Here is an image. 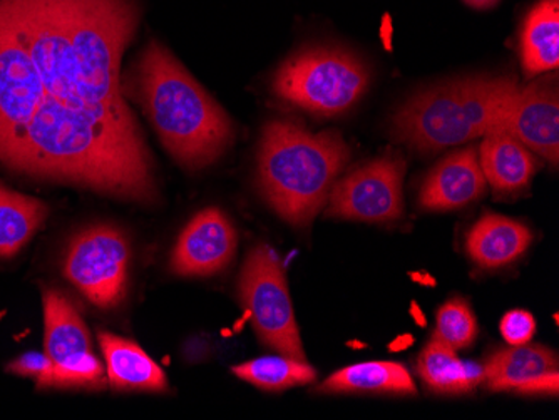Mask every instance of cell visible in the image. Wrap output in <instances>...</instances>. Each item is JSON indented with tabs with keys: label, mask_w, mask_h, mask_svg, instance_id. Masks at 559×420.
I'll use <instances>...</instances> for the list:
<instances>
[{
	"label": "cell",
	"mask_w": 559,
	"mask_h": 420,
	"mask_svg": "<svg viewBox=\"0 0 559 420\" xmlns=\"http://www.w3.org/2000/svg\"><path fill=\"white\" fill-rule=\"evenodd\" d=\"M417 375L436 394L461 395L485 382V367L461 360L452 347L432 337L417 359Z\"/></svg>",
	"instance_id": "cell-16"
},
{
	"label": "cell",
	"mask_w": 559,
	"mask_h": 420,
	"mask_svg": "<svg viewBox=\"0 0 559 420\" xmlns=\"http://www.w3.org/2000/svg\"><path fill=\"white\" fill-rule=\"evenodd\" d=\"M518 87L508 76L466 77L430 87L395 112L392 134L423 153L467 143L501 122Z\"/></svg>",
	"instance_id": "cell-4"
},
{
	"label": "cell",
	"mask_w": 559,
	"mask_h": 420,
	"mask_svg": "<svg viewBox=\"0 0 559 420\" xmlns=\"http://www.w3.org/2000/svg\"><path fill=\"white\" fill-rule=\"evenodd\" d=\"M99 345L112 391L168 392L165 370L140 345L109 332H100Z\"/></svg>",
	"instance_id": "cell-13"
},
{
	"label": "cell",
	"mask_w": 559,
	"mask_h": 420,
	"mask_svg": "<svg viewBox=\"0 0 559 420\" xmlns=\"http://www.w3.org/2000/svg\"><path fill=\"white\" fill-rule=\"evenodd\" d=\"M319 391L332 394H416L409 370L397 362H364L345 367L330 375Z\"/></svg>",
	"instance_id": "cell-19"
},
{
	"label": "cell",
	"mask_w": 559,
	"mask_h": 420,
	"mask_svg": "<svg viewBox=\"0 0 559 420\" xmlns=\"http://www.w3.org/2000/svg\"><path fill=\"white\" fill-rule=\"evenodd\" d=\"M521 64L530 77L558 69L559 0H539L524 17Z\"/></svg>",
	"instance_id": "cell-17"
},
{
	"label": "cell",
	"mask_w": 559,
	"mask_h": 420,
	"mask_svg": "<svg viewBox=\"0 0 559 420\" xmlns=\"http://www.w3.org/2000/svg\"><path fill=\"white\" fill-rule=\"evenodd\" d=\"M52 363L55 362L46 352H27L12 360L5 370L9 374L17 375V377L34 379L37 385L49 374Z\"/></svg>",
	"instance_id": "cell-25"
},
{
	"label": "cell",
	"mask_w": 559,
	"mask_h": 420,
	"mask_svg": "<svg viewBox=\"0 0 559 420\" xmlns=\"http://www.w3.org/2000/svg\"><path fill=\"white\" fill-rule=\"evenodd\" d=\"M499 127L520 140L535 155L559 161V97L556 77L518 87Z\"/></svg>",
	"instance_id": "cell-9"
},
{
	"label": "cell",
	"mask_w": 559,
	"mask_h": 420,
	"mask_svg": "<svg viewBox=\"0 0 559 420\" xmlns=\"http://www.w3.org/2000/svg\"><path fill=\"white\" fill-rule=\"evenodd\" d=\"M479 163L486 181L501 194L516 193L526 188L542 166L535 153L499 124L485 134Z\"/></svg>",
	"instance_id": "cell-12"
},
{
	"label": "cell",
	"mask_w": 559,
	"mask_h": 420,
	"mask_svg": "<svg viewBox=\"0 0 559 420\" xmlns=\"http://www.w3.org/2000/svg\"><path fill=\"white\" fill-rule=\"evenodd\" d=\"M533 243L526 225L502 215L483 216L467 233L471 260L483 268L495 269L516 262Z\"/></svg>",
	"instance_id": "cell-14"
},
{
	"label": "cell",
	"mask_w": 559,
	"mask_h": 420,
	"mask_svg": "<svg viewBox=\"0 0 559 420\" xmlns=\"http://www.w3.org/2000/svg\"><path fill=\"white\" fill-rule=\"evenodd\" d=\"M348 156L350 149L334 131L312 133L288 119L269 122L260 141V190L280 218L292 227H309Z\"/></svg>",
	"instance_id": "cell-3"
},
{
	"label": "cell",
	"mask_w": 559,
	"mask_h": 420,
	"mask_svg": "<svg viewBox=\"0 0 559 420\" xmlns=\"http://www.w3.org/2000/svg\"><path fill=\"white\" fill-rule=\"evenodd\" d=\"M130 268V244L111 227H94L69 244L64 277L93 305L116 309L124 300Z\"/></svg>",
	"instance_id": "cell-7"
},
{
	"label": "cell",
	"mask_w": 559,
	"mask_h": 420,
	"mask_svg": "<svg viewBox=\"0 0 559 420\" xmlns=\"http://www.w3.org/2000/svg\"><path fill=\"white\" fill-rule=\"evenodd\" d=\"M499 328L504 340L518 347V345L530 344L531 338L535 337L536 320L526 310H511L502 316Z\"/></svg>",
	"instance_id": "cell-24"
},
{
	"label": "cell",
	"mask_w": 559,
	"mask_h": 420,
	"mask_svg": "<svg viewBox=\"0 0 559 420\" xmlns=\"http://www.w3.org/2000/svg\"><path fill=\"white\" fill-rule=\"evenodd\" d=\"M238 291L260 340L280 356L305 360L284 263L269 244H259L248 253Z\"/></svg>",
	"instance_id": "cell-6"
},
{
	"label": "cell",
	"mask_w": 559,
	"mask_h": 420,
	"mask_svg": "<svg viewBox=\"0 0 559 420\" xmlns=\"http://www.w3.org/2000/svg\"><path fill=\"white\" fill-rule=\"evenodd\" d=\"M44 352L55 363L91 352V337L80 310L56 288L43 293Z\"/></svg>",
	"instance_id": "cell-15"
},
{
	"label": "cell",
	"mask_w": 559,
	"mask_h": 420,
	"mask_svg": "<svg viewBox=\"0 0 559 420\" xmlns=\"http://www.w3.org/2000/svg\"><path fill=\"white\" fill-rule=\"evenodd\" d=\"M483 367L489 391L518 392L533 379L558 370V357L543 345H518L492 353Z\"/></svg>",
	"instance_id": "cell-18"
},
{
	"label": "cell",
	"mask_w": 559,
	"mask_h": 420,
	"mask_svg": "<svg viewBox=\"0 0 559 420\" xmlns=\"http://www.w3.org/2000/svg\"><path fill=\"white\" fill-rule=\"evenodd\" d=\"M463 2L477 11H488V9L496 8L501 0H463Z\"/></svg>",
	"instance_id": "cell-26"
},
{
	"label": "cell",
	"mask_w": 559,
	"mask_h": 420,
	"mask_svg": "<svg viewBox=\"0 0 559 420\" xmlns=\"http://www.w3.org/2000/svg\"><path fill=\"white\" fill-rule=\"evenodd\" d=\"M404 172V159L389 155L354 169L330 191L326 215L376 224L401 218Z\"/></svg>",
	"instance_id": "cell-8"
},
{
	"label": "cell",
	"mask_w": 559,
	"mask_h": 420,
	"mask_svg": "<svg viewBox=\"0 0 559 420\" xmlns=\"http://www.w3.org/2000/svg\"><path fill=\"white\" fill-rule=\"evenodd\" d=\"M477 320L464 299H451L436 315L435 337L457 350L467 349L477 338Z\"/></svg>",
	"instance_id": "cell-23"
},
{
	"label": "cell",
	"mask_w": 559,
	"mask_h": 420,
	"mask_svg": "<svg viewBox=\"0 0 559 420\" xmlns=\"http://www.w3.org/2000/svg\"><path fill=\"white\" fill-rule=\"evenodd\" d=\"M49 208L36 197L0 184V259L17 255L37 233Z\"/></svg>",
	"instance_id": "cell-20"
},
{
	"label": "cell",
	"mask_w": 559,
	"mask_h": 420,
	"mask_svg": "<svg viewBox=\"0 0 559 420\" xmlns=\"http://www.w3.org/2000/svg\"><path fill=\"white\" fill-rule=\"evenodd\" d=\"M136 87L163 146L185 168H206L234 141V124L222 106L156 40L138 62Z\"/></svg>",
	"instance_id": "cell-2"
},
{
	"label": "cell",
	"mask_w": 559,
	"mask_h": 420,
	"mask_svg": "<svg viewBox=\"0 0 559 420\" xmlns=\"http://www.w3.org/2000/svg\"><path fill=\"white\" fill-rule=\"evenodd\" d=\"M108 385L105 367L93 352L72 357L64 362L52 363L49 374L37 384V388H90L99 391Z\"/></svg>",
	"instance_id": "cell-22"
},
{
	"label": "cell",
	"mask_w": 559,
	"mask_h": 420,
	"mask_svg": "<svg viewBox=\"0 0 559 420\" xmlns=\"http://www.w3.org/2000/svg\"><path fill=\"white\" fill-rule=\"evenodd\" d=\"M488 181L476 147H464L442 159L420 188L419 205L430 212L463 208L486 193Z\"/></svg>",
	"instance_id": "cell-11"
},
{
	"label": "cell",
	"mask_w": 559,
	"mask_h": 420,
	"mask_svg": "<svg viewBox=\"0 0 559 420\" xmlns=\"http://www.w3.org/2000/svg\"><path fill=\"white\" fill-rule=\"evenodd\" d=\"M0 12L50 99L151 158L121 91L122 52L140 19L134 0H0Z\"/></svg>",
	"instance_id": "cell-1"
},
{
	"label": "cell",
	"mask_w": 559,
	"mask_h": 420,
	"mask_svg": "<svg viewBox=\"0 0 559 420\" xmlns=\"http://www.w3.org/2000/svg\"><path fill=\"white\" fill-rule=\"evenodd\" d=\"M370 83L367 65L337 47H312L284 62L273 80L276 96L320 118L347 112Z\"/></svg>",
	"instance_id": "cell-5"
},
{
	"label": "cell",
	"mask_w": 559,
	"mask_h": 420,
	"mask_svg": "<svg viewBox=\"0 0 559 420\" xmlns=\"http://www.w3.org/2000/svg\"><path fill=\"white\" fill-rule=\"evenodd\" d=\"M237 230L218 208L198 213L176 241L171 253L173 274L180 277H212L230 265L237 252Z\"/></svg>",
	"instance_id": "cell-10"
},
{
	"label": "cell",
	"mask_w": 559,
	"mask_h": 420,
	"mask_svg": "<svg viewBox=\"0 0 559 420\" xmlns=\"http://www.w3.org/2000/svg\"><path fill=\"white\" fill-rule=\"evenodd\" d=\"M231 370L241 381L269 392L312 384L317 379L316 369L310 363L287 356L262 357L235 365Z\"/></svg>",
	"instance_id": "cell-21"
}]
</instances>
